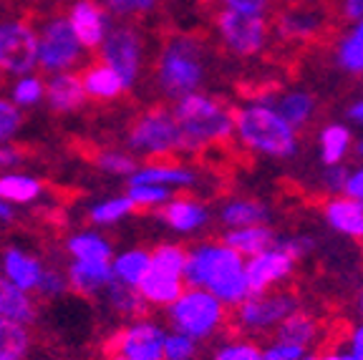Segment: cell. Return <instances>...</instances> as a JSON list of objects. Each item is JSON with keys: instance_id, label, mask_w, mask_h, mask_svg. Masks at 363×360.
Instances as JSON below:
<instances>
[{"instance_id": "obj_57", "label": "cell", "mask_w": 363, "mask_h": 360, "mask_svg": "<svg viewBox=\"0 0 363 360\" xmlns=\"http://www.w3.org/2000/svg\"><path fill=\"white\" fill-rule=\"evenodd\" d=\"M353 154L363 162V134L358 136V139H353Z\"/></svg>"}, {"instance_id": "obj_18", "label": "cell", "mask_w": 363, "mask_h": 360, "mask_svg": "<svg viewBox=\"0 0 363 360\" xmlns=\"http://www.w3.org/2000/svg\"><path fill=\"white\" fill-rule=\"evenodd\" d=\"M353 129L343 121H330L318 131V157L323 167L333 164H346V159L353 154Z\"/></svg>"}, {"instance_id": "obj_42", "label": "cell", "mask_w": 363, "mask_h": 360, "mask_svg": "<svg viewBox=\"0 0 363 360\" xmlns=\"http://www.w3.org/2000/svg\"><path fill=\"white\" fill-rule=\"evenodd\" d=\"M308 350H303L301 345L285 343V340L272 338L270 345L260 348V360H301Z\"/></svg>"}, {"instance_id": "obj_20", "label": "cell", "mask_w": 363, "mask_h": 360, "mask_svg": "<svg viewBox=\"0 0 363 360\" xmlns=\"http://www.w3.org/2000/svg\"><path fill=\"white\" fill-rule=\"evenodd\" d=\"M184 290V277L172 275V272H162L157 267L149 265L147 275L142 277V282L136 285V293L142 295L144 303L149 305H164L169 308Z\"/></svg>"}, {"instance_id": "obj_3", "label": "cell", "mask_w": 363, "mask_h": 360, "mask_svg": "<svg viewBox=\"0 0 363 360\" xmlns=\"http://www.w3.org/2000/svg\"><path fill=\"white\" fill-rule=\"evenodd\" d=\"M174 121L182 134V149L202 152L215 144H230L235 134V111L217 96L192 91L177 99Z\"/></svg>"}, {"instance_id": "obj_26", "label": "cell", "mask_w": 363, "mask_h": 360, "mask_svg": "<svg viewBox=\"0 0 363 360\" xmlns=\"http://www.w3.org/2000/svg\"><path fill=\"white\" fill-rule=\"evenodd\" d=\"M45 96H48V103H51L56 111H71V108L81 106L86 99L84 81H81L79 76L58 74L56 79H51V84L45 89Z\"/></svg>"}, {"instance_id": "obj_13", "label": "cell", "mask_w": 363, "mask_h": 360, "mask_svg": "<svg viewBox=\"0 0 363 360\" xmlns=\"http://www.w3.org/2000/svg\"><path fill=\"white\" fill-rule=\"evenodd\" d=\"M104 61L113 68L124 86H131L139 76V63H142V43L139 35L131 28H113L104 35Z\"/></svg>"}, {"instance_id": "obj_56", "label": "cell", "mask_w": 363, "mask_h": 360, "mask_svg": "<svg viewBox=\"0 0 363 360\" xmlns=\"http://www.w3.org/2000/svg\"><path fill=\"white\" fill-rule=\"evenodd\" d=\"M13 217V209H11V204L8 202H3V199H0V220H11Z\"/></svg>"}, {"instance_id": "obj_31", "label": "cell", "mask_w": 363, "mask_h": 360, "mask_svg": "<svg viewBox=\"0 0 363 360\" xmlns=\"http://www.w3.org/2000/svg\"><path fill=\"white\" fill-rule=\"evenodd\" d=\"M149 262H152L149 252H144V249H131V252H124L121 257H116V262L111 265V272L116 280L136 287L142 282V277L147 275Z\"/></svg>"}, {"instance_id": "obj_55", "label": "cell", "mask_w": 363, "mask_h": 360, "mask_svg": "<svg viewBox=\"0 0 363 360\" xmlns=\"http://www.w3.org/2000/svg\"><path fill=\"white\" fill-rule=\"evenodd\" d=\"M320 360H356L348 350H330V353H320Z\"/></svg>"}, {"instance_id": "obj_4", "label": "cell", "mask_w": 363, "mask_h": 360, "mask_svg": "<svg viewBox=\"0 0 363 360\" xmlns=\"http://www.w3.org/2000/svg\"><path fill=\"white\" fill-rule=\"evenodd\" d=\"M204 74H207L204 45L197 38L177 35V38L167 40L157 63L159 86L167 96L182 99L192 91H199V86L204 84Z\"/></svg>"}, {"instance_id": "obj_7", "label": "cell", "mask_w": 363, "mask_h": 360, "mask_svg": "<svg viewBox=\"0 0 363 360\" xmlns=\"http://www.w3.org/2000/svg\"><path fill=\"white\" fill-rule=\"evenodd\" d=\"M301 308L298 295L288 290H270V293L247 295L242 303L235 308V327L245 335H267L275 332V327Z\"/></svg>"}, {"instance_id": "obj_30", "label": "cell", "mask_w": 363, "mask_h": 360, "mask_svg": "<svg viewBox=\"0 0 363 360\" xmlns=\"http://www.w3.org/2000/svg\"><path fill=\"white\" fill-rule=\"evenodd\" d=\"M84 89H86V94L96 96V99H116L126 86L113 68L96 66L84 76Z\"/></svg>"}, {"instance_id": "obj_1", "label": "cell", "mask_w": 363, "mask_h": 360, "mask_svg": "<svg viewBox=\"0 0 363 360\" xmlns=\"http://www.w3.org/2000/svg\"><path fill=\"white\" fill-rule=\"evenodd\" d=\"M184 280L189 287L212 293L225 308H238L250 295L245 280V257L225 242H204L187 252Z\"/></svg>"}, {"instance_id": "obj_45", "label": "cell", "mask_w": 363, "mask_h": 360, "mask_svg": "<svg viewBox=\"0 0 363 360\" xmlns=\"http://www.w3.org/2000/svg\"><path fill=\"white\" fill-rule=\"evenodd\" d=\"M18 126H21V113H18V108L0 99V144L6 139H11L18 131Z\"/></svg>"}, {"instance_id": "obj_34", "label": "cell", "mask_w": 363, "mask_h": 360, "mask_svg": "<svg viewBox=\"0 0 363 360\" xmlns=\"http://www.w3.org/2000/svg\"><path fill=\"white\" fill-rule=\"evenodd\" d=\"M68 249L76 259L81 262H108L111 257V247L106 240H101L99 235H79L68 242Z\"/></svg>"}, {"instance_id": "obj_8", "label": "cell", "mask_w": 363, "mask_h": 360, "mask_svg": "<svg viewBox=\"0 0 363 360\" xmlns=\"http://www.w3.org/2000/svg\"><path fill=\"white\" fill-rule=\"evenodd\" d=\"M328 11L313 0H298L285 6L270 21L272 40L285 45H308L328 30Z\"/></svg>"}, {"instance_id": "obj_21", "label": "cell", "mask_w": 363, "mask_h": 360, "mask_svg": "<svg viewBox=\"0 0 363 360\" xmlns=\"http://www.w3.org/2000/svg\"><path fill=\"white\" fill-rule=\"evenodd\" d=\"M68 26L74 30L76 40L81 45H99L106 35V23H104V13L99 6H94L91 0H81L76 3L71 18H68Z\"/></svg>"}, {"instance_id": "obj_6", "label": "cell", "mask_w": 363, "mask_h": 360, "mask_svg": "<svg viewBox=\"0 0 363 360\" xmlns=\"http://www.w3.org/2000/svg\"><path fill=\"white\" fill-rule=\"evenodd\" d=\"M227 308L212 293L202 287H187L169 305L172 325L177 332H184L192 340H207L225 325Z\"/></svg>"}, {"instance_id": "obj_52", "label": "cell", "mask_w": 363, "mask_h": 360, "mask_svg": "<svg viewBox=\"0 0 363 360\" xmlns=\"http://www.w3.org/2000/svg\"><path fill=\"white\" fill-rule=\"evenodd\" d=\"M338 8H340V18L346 23L363 18V0H338Z\"/></svg>"}, {"instance_id": "obj_43", "label": "cell", "mask_w": 363, "mask_h": 360, "mask_svg": "<svg viewBox=\"0 0 363 360\" xmlns=\"http://www.w3.org/2000/svg\"><path fill=\"white\" fill-rule=\"evenodd\" d=\"M275 244L278 247H283L285 252L290 254V257L298 262V259H303L306 254L313 252V247H315V240L308 235H288V237H278L275 240Z\"/></svg>"}, {"instance_id": "obj_37", "label": "cell", "mask_w": 363, "mask_h": 360, "mask_svg": "<svg viewBox=\"0 0 363 360\" xmlns=\"http://www.w3.org/2000/svg\"><path fill=\"white\" fill-rule=\"evenodd\" d=\"M106 287H108V298H111V303L116 305L121 313H139V310L144 308V300H142V295L136 293V287L126 285V282L116 280V277H113Z\"/></svg>"}, {"instance_id": "obj_40", "label": "cell", "mask_w": 363, "mask_h": 360, "mask_svg": "<svg viewBox=\"0 0 363 360\" xmlns=\"http://www.w3.org/2000/svg\"><path fill=\"white\" fill-rule=\"evenodd\" d=\"M197 355V340L184 332H167L164 338V360H194Z\"/></svg>"}, {"instance_id": "obj_19", "label": "cell", "mask_w": 363, "mask_h": 360, "mask_svg": "<svg viewBox=\"0 0 363 360\" xmlns=\"http://www.w3.org/2000/svg\"><path fill=\"white\" fill-rule=\"evenodd\" d=\"M270 220H272L270 207L252 197H233L220 207V222L225 225V230L267 225Z\"/></svg>"}, {"instance_id": "obj_46", "label": "cell", "mask_w": 363, "mask_h": 360, "mask_svg": "<svg viewBox=\"0 0 363 360\" xmlns=\"http://www.w3.org/2000/svg\"><path fill=\"white\" fill-rule=\"evenodd\" d=\"M99 164H101V169L111 171V174H134L136 171V162L131 157H126V154H104L101 159H99Z\"/></svg>"}, {"instance_id": "obj_39", "label": "cell", "mask_w": 363, "mask_h": 360, "mask_svg": "<svg viewBox=\"0 0 363 360\" xmlns=\"http://www.w3.org/2000/svg\"><path fill=\"white\" fill-rule=\"evenodd\" d=\"M212 360H260V345L252 338H238L225 343Z\"/></svg>"}, {"instance_id": "obj_28", "label": "cell", "mask_w": 363, "mask_h": 360, "mask_svg": "<svg viewBox=\"0 0 363 360\" xmlns=\"http://www.w3.org/2000/svg\"><path fill=\"white\" fill-rule=\"evenodd\" d=\"M3 267H6V277L18 285L21 290H33L38 287L40 280V265L35 262L33 257H28L21 249H8L6 257H3Z\"/></svg>"}, {"instance_id": "obj_10", "label": "cell", "mask_w": 363, "mask_h": 360, "mask_svg": "<svg viewBox=\"0 0 363 360\" xmlns=\"http://www.w3.org/2000/svg\"><path fill=\"white\" fill-rule=\"evenodd\" d=\"M295 259L283 247L272 244L262 252L245 259V280H247L250 295L270 293L293 277Z\"/></svg>"}, {"instance_id": "obj_60", "label": "cell", "mask_w": 363, "mask_h": 360, "mask_svg": "<svg viewBox=\"0 0 363 360\" xmlns=\"http://www.w3.org/2000/svg\"><path fill=\"white\" fill-rule=\"evenodd\" d=\"M113 360H126V358H124V355H116V358H113Z\"/></svg>"}, {"instance_id": "obj_54", "label": "cell", "mask_w": 363, "mask_h": 360, "mask_svg": "<svg viewBox=\"0 0 363 360\" xmlns=\"http://www.w3.org/2000/svg\"><path fill=\"white\" fill-rule=\"evenodd\" d=\"M18 162V152L11 147H3L0 144V167H11V164Z\"/></svg>"}, {"instance_id": "obj_14", "label": "cell", "mask_w": 363, "mask_h": 360, "mask_svg": "<svg viewBox=\"0 0 363 360\" xmlns=\"http://www.w3.org/2000/svg\"><path fill=\"white\" fill-rule=\"evenodd\" d=\"M167 332L149 320H139L119 338V350L126 360H164Z\"/></svg>"}, {"instance_id": "obj_12", "label": "cell", "mask_w": 363, "mask_h": 360, "mask_svg": "<svg viewBox=\"0 0 363 360\" xmlns=\"http://www.w3.org/2000/svg\"><path fill=\"white\" fill-rule=\"evenodd\" d=\"M81 51V43L76 40L74 30L68 21L56 18L43 28V35L38 38V63L45 71H63L71 63H76Z\"/></svg>"}, {"instance_id": "obj_53", "label": "cell", "mask_w": 363, "mask_h": 360, "mask_svg": "<svg viewBox=\"0 0 363 360\" xmlns=\"http://www.w3.org/2000/svg\"><path fill=\"white\" fill-rule=\"evenodd\" d=\"M346 118H348V124H353V126H358V129H363V96H361V99H356L353 103H348Z\"/></svg>"}, {"instance_id": "obj_9", "label": "cell", "mask_w": 363, "mask_h": 360, "mask_svg": "<svg viewBox=\"0 0 363 360\" xmlns=\"http://www.w3.org/2000/svg\"><path fill=\"white\" fill-rule=\"evenodd\" d=\"M129 147L136 152L164 157L182 149V134L174 121V113L167 108H154L144 113L129 131Z\"/></svg>"}, {"instance_id": "obj_27", "label": "cell", "mask_w": 363, "mask_h": 360, "mask_svg": "<svg viewBox=\"0 0 363 360\" xmlns=\"http://www.w3.org/2000/svg\"><path fill=\"white\" fill-rule=\"evenodd\" d=\"M0 317L21 325L33 320V303L28 300L26 290L13 285L8 277H0Z\"/></svg>"}, {"instance_id": "obj_32", "label": "cell", "mask_w": 363, "mask_h": 360, "mask_svg": "<svg viewBox=\"0 0 363 360\" xmlns=\"http://www.w3.org/2000/svg\"><path fill=\"white\" fill-rule=\"evenodd\" d=\"M38 194H40V184L33 176H23V174L0 176V199L3 202L26 204V202H33Z\"/></svg>"}, {"instance_id": "obj_48", "label": "cell", "mask_w": 363, "mask_h": 360, "mask_svg": "<svg viewBox=\"0 0 363 360\" xmlns=\"http://www.w3.org/2000/svg\"><path fill=\"white\" fill-rule=\"evenodd\" d=\"M340 194L348 197V199H358V202H363V164L348 169L346 184H343V191H340Z\"/></svg>"}, {"instance_id": "obj_24", "label": "cell", "mask_w": 363, "mask_h": 360, "mask_svg": "<svg viewBox=\"0 0 363 360\" xmlns=\"http://www.w3.org/2000/svg\"><path fill=\"white\" fill-rule=\"evenodd\" d=\"M131 184H157V186H194L197 174L179 164H149L144 169H136L131 174Z\"/></svg>"}, {"instance_id": "obj_38", "label": "cell", "mask_w": 363, "mask_h": 360, "mask_svg": "<svg viewBox=\"0 0 363 360\" xmlns=\"http://www.w3.org/2000/svg\"><path fill=\"white\" fill-rule=\"evenodd\" d=\"M131 209H134V204H131L129 197H116L91 209V220L99 222V225H111V222H119L121 217H126Z\"/></svg>"}, {"instance_id": "obj_36", "label": "cell", "mask_w": 363, "mask_h": 360, "mask_svg": "<svg viewBox=\"0 0 363 360\" xmlns=\"http://www.w3.org/2000/svg\"><path fill=\"white\" fill-rule=\"evenodd\" d=\"M134 207H164L172 199V191L167 186H157V184H131L129 194Z\"/></svg>"}, {"instance_id": "obj_16", "label": "cell", "mask_w": 363, "mask_h": 360, "mask_svg": "<svg viewBox=\"0 0 363 360\" xmlns=\"http://www.w3.org/2000/svg\"><path fill=\"white\" fill-rule=\"evenodd\" d=\"M159 220L174 232L189 235V232L202 230L210 222V209H207V204L197 202V199L179 197L169 199L164 207H159Z\"/></svg>"}, {"instance_id": "obj_11", "label": "cell", "mask_w": 363, "mask_h": 360, "mask_svg": "<svg viewBox=\"0 0 363 360\" xmlns=\"http://www.w3.org/2000/svg\"><path fill=\"white\" fill-rule=\"evenodd\" d=\"M38 63V38L26 23L0 26V68L26 76Z\"/></svg>"}, {"instance_id": "obj_23", "label": "cell", "mask_w": 363, "mask_h": 360, "mask_svg": "<svg viewBox=\"0 0 363 360\" xmlns=\"http://www.w3.org/2000/svg\"><path fill=\"white\" fill-rule=\"evenodd\" d=\"M278 240V235L270 230V225H252V227H238V230H227L222 242L227 247H233L238 254H242L245 259L252 254L262 252V249L272 247Z\"/></svg>"}, {"instance_id": "obj_59", "label": "cell", "mask_w": 363, "mask_h": 360, "mask_svg": "<svg viewBox=\"0 0 363 360\" xmlns=\"http://www.w3.org/2000/svg\"><path fill=\"white\" fill-rule=\"evenodd\" d=\"M301 360H320V353H311V350H308V353L303 355Z\"/></svg>"}, {"instance_id": "obj_35", "label": "cell", "mask_w": 363, "mask_h": 360, "mask_svg": "<svg viewBox=\"0 0 363 360\" xmlns=\"http://www.w3.org/2000/svg\"><path fill=\"white\" fill-rule=\"evenodd\" d=\"M152 262L149 265L157 267L162 272H172V275L184 277V265H187V252L177 244H159L154 252H149Z\"/></svg>"}, {"instance_id": "obj_50", "label": "cell", "mask_w": 363, "mask_h": 360, "mask_svg": "<svg viewBox=\"0 0 363 360\" xmlns=\"http://www.w3.org/2000/svg\"><path fill=\"white\" fill-rule=\"evenodd\" d=\"M63 287H66V280L56 272H40V280H38V290L45 295H58L63 293Z\"/></svg>"}, {"instance_id": "obj_17", "label": "cell", "mask_w": 363, "mask_h": 360, "mask_svg": "<svg viewBox=\"0 0 363 360\" xmlns=\"http://www.w3.org/2000/svg\"><path fill=\"white\" fill-rule=\"evenodd\" d=\"M272 106H275V111H278L298 134L311 126V121L315 118V111H318L315 96L303 89L275 91V103H272Z\"/></svg>"}, {"instance_id": "obj_58", "label": "cell", "mask_w": 363, "mask_h": 360, "mask_svg": "<svg viewBox=\"0 0 363 360\" xmlns=\"http://www.w3.org/2000/svg\"><path fill=\"white\" fill-rule=\"evenodd\" d=\"M356 308H358V315H361V320H363V287H361V293H358V298H356Z\"/></svg>"}, {"instance_id": "obj_2", "label": "cell", "mask_w": 363, "mask_h": 360, "mask_svg": "<svg viewBox=\"0 0 363 360\" xmlns=\"http://www.w3.org/2000/svg\"><path fill=\"white\" fill-rule=\"evenodd\" d=\"M233 139H238L245 152L275 162H288L301 149V134L275 111L272 103H262L257 99L235 108Z\"/></svg>"}, {"instance_id": "obj_33", "label": "cell", "mask_w": 363, "mask_h": 360, "mask_svg": "<svg viewBox=\"0 0 363 360\" xmlns=\"http://www.w3.org/2000/svg\"><path fill=\"white\" fill-rule=\"evenodd\" d=\"M28 350V332L21 322L0 317V360H21Z\"/></svg>"}, {"instance_id": "obj_25", "label": "cell", "mask_w": 363, "mask_h": 360, "mask_svg": "<svg viewBox=\"0 0 363 360\" xmlns=\"http://www.w3.org/2000/svg\"><path fill=\"white\" fill-rule=\"evenodd\" d=\"M335 63L340 71L363 76V18L351 23V28L335 43Z\"/></svg>"}, {"instance_id": "obj_44", "label": "cell", "mask_w": 363, "mask_h": 360, "mask_svg": "<svg viewBox=\"0 0 363 360\" xmlns=\"http://www.w3.org/2000/svg\"><path fill=\"white\" fill-rule=\"evenodd\" d=\"M346 174H348L346 164L323 167V174H320V186L328 191L330 197H335V194H340V191H343V184H346Z\"/></svg>"}, {"instance_id": "obj_51", "label": "cell", "mask_w": 363, "mask_h": 360, "mask_svg": "<svg viewBox=\"0 0 363 360\" xmlns=\"http://www.w3.org/2000/svg\"><path fill=\"white\" fill-rule=\"evenodd\" d=\"M346 350L356 360H363V322H358V325H353L351 330H348Z\"/></svg>"}, {"instance_id": "obj_47", "label": "cell", "mask_w": 363, "mask_h": 360, "mask_svg": "<svg viewBox=\"0 0 363 360\" xmlns=\"http://www.w3.org/2000/svg\"><path fill=\"white\" fill-rule=\"evenodd\" d=\"M225 8H233L240 13H252V16H267L275 0H220Z\"/></svg>"}, {"instance_id": "obj_41", "label": "cell", "mask_w": 363, "mask_h": 360, "mask_svg": "<svg viewBox=\"0 0 363 360\" xmlns=\"http://www.w3.org/2000/svg\"><path fill=\"white\" fill-rule=\"evenodd\" d=\"M13 99H16L21 106H33L43 99V84L35 76H23L21 81L13 89Z\"/></svg>"}, {"instance_id": "obj_49", "label": "cell", "mask_w": 363, "mask_h": 360, "mask_svg": "<svg viewBox=\"0 0 363 360\" xmlns=\"http://www.w3.org/2000/svg\"><path fill=\"white\" fill-rule=\"evenodd\" d=\"M108 8L119 16H126V13H147L154 8L157 0H106Z\"/></svg>"}, {"instance_id": "obj_29", "label": "cell", "mask_w": 363, "mask_h": 360, "mask_svg": "<svg viewBox=\"0 0 363 360\" xmlns=\"http://www.w3.org/2000/svg\"><path fill=\"white\" fill-rule=\"evenodd\" d=\"M111 280H113V272L108 262H81V259H76L74 265H71V282L79 290H84V293L101 290Z\"/></svg>"}, {"instance_id": "obj_15", "label": "cell", "mask_w": 363, "mask_h": 360, "mask_svg": "<svg viewBox=\"0 0 363 360\" xmlns=\"http://www.w3.org/2000/svg\"><path fill=\"white\" fill-rule=\"evenodd\" d=\"M323 222L333 232L351 240H363V202L335 194L323 202Z\"/></svg>"}, {"instance_id": "obj_5", "label": "cell", "mask_w": 363, "mask_h": 360, "mask_svg": "<svg viewBox=\"0 0 363 360\" xmlns=\"http://www.w3.org/2000/svg\"><path fill=\"white\" fill-rule=\"evenodd\" d=\"M217 38L227 53L235 58H255L265 53L272 43L270 18L240 13L233 8H222L215 18Z\"/></svg>"}, {"instance_id": "obj_22", "label": "cell", "mask_w": 363, "mask_h": 360, "mask_svg": "<svg viewBox=\"0 0 363 360\" xmlns=\"http://www.w3.org/2000/svg\"><path fill=\"white\" fill-rule=\"evenodd\" d=\"M275 338L285 340V343L301 345L303 350H311L318 343V338H320V322H318L315 315L298 308L275 327Z\"/></svg>"}]
</instances>
